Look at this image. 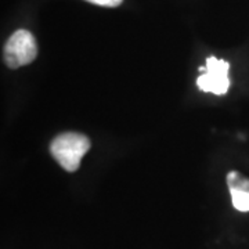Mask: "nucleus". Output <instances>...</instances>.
I'll use <instances>...</instances> for the list:
<instances>
[{"mask_svg":"<svg viewBox=\"0 0 249 249\" xmlns=\"http://www.w3.org/2000/svg\"><path fill=\"white\" fill-rule=\"evenodd\" d=\"M90 140L88 136L76 132L58 134L50 145V152L67 172H75L80 166L83 155L89 151Z\"/></svg>","mask_w":249,"mask_h":249,"instance_id":"1","label":"nucleus"},{"mask_svg":"<svg viewBox=\"0 0 249 249\" xmlns=\"http://www.w3.org/2000/svg\"><path fill=\"white\" fill-rule=\"evenodd\" d=\"M37 55L35 36L27 29H18L4 46V60L10 68H19L34 61Z\"/></svg>","mask_w":249,"mask_h":249,"instance_id":"2","label":"nucleus"},{"mask_svg":"<svg viewBox=\"0 0 249 249\" xmlns=\"http://www.w3.org/2000/svg\"><path fill=\"white\" fill-rule=\"evenodd\" d=\"M230 64L216 57H209L205 62V72L198 76L196 86L206 93H213L216 96H223L230 89L229 78Z\"/></svg>","mask_w":249,"mask_h":249,"instance_id":"3","label":"nucleus"},{"mask_svg":"<svg viewBox=\"0 0 249 249\" xmlns=\"http://www.w3.org/2000/svg\"><path fill=\"white\" fill-rule=\"evenodd\" d=\"M234 208L240 212H249V190H230Z\"/></svg>","mask_w":249,"mask_h":249,"instance_id":"4","label":"nucleus"},{"mask_svg":"<svg viewBox=\"0 0 249 249\" xmlns=\"http://www.w3.org/2000/svg\"><path fill=\"white\" fill-rule=\"evenodd\" d=\"M227 186L229 190H249V178L232 170L227 175Z\"/></svg>","mask_w":249,"mask_h":249,"instance_id":"5","label":"nucleus"},{"mask_svg":"<svg viewBox=\"0 0 249 249\" xmlns=\"http://www.w3.org/2000/svg\"><path fill=\"white\" fill-rule=\"evenodd\" d=\"M91 4H97V6H103V7H118L124 0H86Z\"/></svg>","mask_w":249,"mask_h":249,"instance_id":"6","label":"nucleus"}]
</instances>
